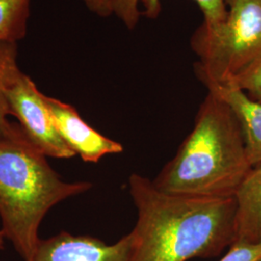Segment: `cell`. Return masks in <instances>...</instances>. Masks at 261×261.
Wrapping results in <instances>:
<instances>
[{
    "label": "cell",
    "instance_id": "1",
    "mask_svg": "<svg viewBox=\"0 0 261 261\" xmlns=\"http://www.w3.org/2000/svg\"><path fill=\"white\" fill-rule=\"evenodd\" d=\"M138 211L126 261H188L220 256L234 241L235 197L163 192L139 173L129 177Z\"/></svg>",
    "mask_w": 261,
    "mask_h": 261
},
{
    "label": "cell",
    "instance_id": "2",
    "mask_svg": "<svg viewBox=\"0 0 261 261\" xmlns=\"http://www.w3.org/2000/svg\"><path fill=\"white\" fill-rule=\"evenodd\" d=\"M252 168L236 114L220 96L208 91L193 130L152 182L169 194L234 197Z\"/></svg>",
    "mask_w": 261,
    "mask_h": 261
},
{
    "label": "cell",
    "instance_id": "3",
    "mask_svg": "<svg viewBox=\"0 0 261 261\" xmlns=\"http://www.w3.org/2000/svg\"><path fill=\"white\" fill-rule=\"evenodd\" d=\"M91 188L89 182L64 181L23 130L0 139V229L23 260L37 248L47 212Z\"/></svg>",
    "mask_w": 261,
    "mask_h": 261
},
{
    "label": "cell",
    "instance_id": "4",
    "mask_svg": "<svg viewBox=\"0 0 261 261\" xmlns=\"http://www.w3.org/2000/svg\"><path fill=\"white\" fill-rule=\"evenodd\" d=\"M225 19L202 22L191 39L198 61L196 76L204 85L230 84L261 65V0H225Z\"/></svg>",
    "mask_w": 261,
    "mask_h": 261
},
{
    "label": "cell",
    "instance_id": "5",
    "mask_svg": "<svg viewBox=\"0 0 261 261\" xmlns=\"http://www.w3.org/2000/svg\"><path fill=\"white\" fill-rule=\"evenodd\" d=\"M11 116H15L20 128L38 149L47 157L71 159L75 154L59 135L42 93L29 75L21 71L6 91Z\"/></svg>",
    "mask_w": 261,
    "mask_h": 261
},
{
    "label": "cell",
    "instance_id": "6",
    "mask_svg": "<svg viewBox=\"0 0 261 261\" xmlns=\"http://www.w3.org/2000/svg\"><path fill=\"white\" fill-rule=\"evenodd\" d=\"M130 245V234L109 245L89 235L60 231L41 239L33 254L23 261H126Z\"/></svg>",
    "mask_w": 261,
    "mask_h": 261
},
{
    "label": "cell",
    "instance_id": "7",
    "mask_svg": "<svg viewBox=\"0 0 261 261\" xmlns=\"http://www.w3.org/2000/svg\"><path fill=\"white\" fill-rule=\"evenodd\" d=\"M45 102L59 135L70 149L85 163L96 164L107 155L123 152L121 143L95 130L70 103L47 95Z\"/></svg>",
    "mask_w": 261,
    "mask_h": 261
},
{
    "label": "cell",
    "instance_id": "8",
    "mask_svg": "<svg viewBox=\"0 0 261 261\" xmlns=\"http://www.w3.org/2000/svg\"><path fill=\"white\" fill-rule=\"evenodd\" d=\"M232 244H261V165L252 167L235 194Z\"/></svg>",
    "mask_w": 261,
    "mask_h": 261
},
{
    "label": "cell",
    "instance_id": "9",
    "mask_svg": "<svg viewBox=\"0 0 261 261\" xmlns=\"http://www.w3.org/2000/svg\"><path fill=\"white\" fill-rule=\"evenodd\" d=\"M205 86L231 108L242 128L250 164L252 167L261 165V103L252 101L241 89L230 84Z\"/></svg>",
    "mask_w": 261,
    "mask_h": 261
},
{
    "label": "cell",
    "instance_id": "10",
    "mask_svg": "<svg viewBox=\"0 0 261 261\" xmlns=\"http://www.w3.org/2000/svg\"><path fill=\"white\" fill-rule=\"evenodd\" d=\"M203 15L206 24H215L223 21L226 16L225 0H193ZM162 10L161 0H112V13L129 29H134L140 17L157 19Z\"/></svg>",
    "mask_w": 261,
    "mask_h": 261
},
{
    "label": "cell",
    "instance_id": "11",
    "mask_svg": "<svg viewBox=\"0 0 261 261\" xmlns=\"http://www.w3.org/2000/svg\"><path fill=\"white\" fill-rule=\"evenodd\" d=\"M19 72L18 44L0 43V139L12 138L22 132L19 123L8 119L11 112L6 97L8 86Z\"/></svg>",
    "mask_w": 261,
    "mask_h": 261
},
{
    "label": "cell",
    "instance_id": "12",
    "mask_svg": "<svg viewBox=\"0 0 261 261\" xmlns=\"http://www.w3.org/2000/svg\"><path fill=\"white\" fill-rule=\"evenodd\" d=\"M32 0H0V43H14L25 37Z\"/></svg>",
    "mask_w": 261,
    "mask_h": 261
},
{
    "label": "cell",
    "instance_id": "13",
    "mask_svg": "<svg viewBox=\"0 0 261 261\" xmlns=\"http://www.w3.org/2000/svg\"><path fill=\"white\" fill-rule=\"evenodd\" d=\"M228 84L241 89L252 101L261 103V65L245 72Z\"/></svg>",
    "mask_w": 261,
    "mask_h": 261
},
{
    "label": "cell",
    "instance_id": "14",
    "mask_svg": "<svg viewBox=\"0 0 261 261\" xmlns=\"http://www.w3.org/2000/svg\"><path fill=\"white\" fill-rule=\"evenodd\" d=\"M219 261H261V244H232Z\"/></svg>",
    "mask_w": 261,
    "mask_h": 261
},
{
    "label": "cell",
    "instance_id": "15",
    "mask_svg": "<svg viewBox=\"0 0 261 261\" xmlns=\"http://www.w3.org/2000/svg\"><path fill=\"white\" fill-rule=\"evenodd\" d=\"M86 8L100 17L112 16V0H82Z\"/></svg>",
    "mask_w": 261,
    "mask_h": 261
},
{
    "label": "cell",
    "instance_id": "16",
    "mask_svg": "<svg viewBox=\"0 0 261 261\" xmlns=\"http://www.w3.org/2000/svg\"><path fill=\"white\" fill-rule=\"evenodd\" d=\"M4 240H5V237L0 229V250H2L4 248Z\"/></svg>",
    "mask_w": 261,
    "mask_h": 261
}]
</instances>
